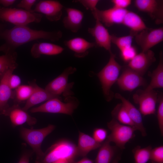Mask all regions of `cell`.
I'll return each instance as SVG.
<instances>
[{
	"label": "cell",
	"mask_w": 163,
	"mask_h": 163,
	"mask_svg": "<svg viewBox=\"0 0 163 163\" xmlns=\"http://www.w3.org/2000/svg\"><path fill=\"white\" fill-rule=\"evenodd\" d=\"M78 156L77 146L75 144L67 140H61L49 147L44 153L42 160L38 163H53L61 159L73 162Z\"/></svg>",
	"instance_id": "3957f363"
},
{
	"label": "cell",
	"mask_w": 163,
	"mask_h": 163,
	"mask_svg": "<svg viewBox=\"0 0 163 163\" xmlns=\"http://www.w3.org/2000/svg\"><path fill=\"white\" fill-rule=\"evenodd\" d=\"M107 139L101 144L94 163H119L123 150L116 145L112 146Z\"/></svg>",
	"instance_id": "9a60e30c"
},
{
	"label": "cell",
	"mask_w": 163,
	"mask_h": 163,
	"mask_svg": "<svg viewBox=\"0 0 163 163\" xmlns=\"http://www.w3.org/2000/svg\"><path fill=\"white\" fill-rule=\"evenodd\" d=\"M76 69L72 66L66 68L62 72L46 86L45 89L51 94L57 97L62 95L66 98L72 96L74 93L71 91L74 82L68 83L69 76L74 73Z\"/></svg>",
	"instance_id": "ba28073f"
},
{
	"label": "cell",
	"mask_w": 163,
	"mask_h": 163,
	"mask_svg": "<svg viewBox=\"0 0 163 163\" xmlns=\"http://www.w3.org/2000/svg\"><path fill=\"white\" fill-rule=\"evenodd\" d=\"M159 104L157 112L158 123L161 136H163V96L161 94L158 95Z\"/></svg>",
	"instance_id": "836d02e7"
},
{
	"label": "cell",
	"mask_w": 163,
	"mask_h": 163,
	"mask_svg": "<svg viewBox=\"0 0 163 163\" xmlns=\"http://www.w3.org/2000/svg\"><path fill=\"white\" fill-rule=\"evenodd\" d=\"M2 113L5 115L9 116L12 123L15 126L21 125L26 123L29 126H32L37 122L35 118L30 116L18 105L8 107Z\"/></svg>",
	"instance_id": "ffe728a7"
},
{
	"label": "cell",
	"mask_w": 163,
	"mask_h": 163,
	"mask_svg": "<svg viewBox=\"0 0 163 163\" xmlns=\"http://www.w3.org/2000/svg\"><path fill=\"white\" fill-rule=\"evenodd\" d=\"M64 43L66 47L74 53V56L78 58L85 57L88 53L89 49L96 47L95 42H89L80 37L65 40Z\"/></svg>",
	"instance_id": "44dd1931"
},
{
	"label": "cell",
	"mask_w": 163,
	"mask_h": 163,
	"mask_svg": "<svg viewBox=\"0 0 163 163\" xmlns=\"http://www.w3.org/2000/svg\"><path fill=\"white\" fill-rule=\"evenodd\" d=\"M73 162L66 159H61L55 161L53 163H72Z\"/></svg>",
	"instance_id": "ee69618b"
},
{
	"label": "cell",
	"mask_w": 163,
	"mask_h": 163,
	"mask_svg": "<svg viewBox=\"0 0 163 163\" xmlns=\"http://www.w3.org/2000/svg\"><path fill=\"white\" fill-rule=\"evenodd\" d=\"M135 41L142 52H146L163 40V28L147 27L136 34Z\"/></svg>",
	"instance_id": "30bf717a"
},
{
	"label": "cell",
	"mask_w": 163,
	"mask_h": 163,
	"mask_svg": "<svg viewBox=\"0 0 163 163\" xmlns=\"http://www.w3.org/2000/svg\"><path fill=\"white\" fill-rule=\"evenodd\" d=\"M134 2L138 10L147 13L156 24H163V0H135Z\"/></svg>",
	"instance_id": "8fae6325"
},
{
	"label": "cell",
	"mask_w": 163,
	"mask_h": 163,
	"mask_svg": "<svg viewBox=\"0 0 163 163\" xmlns=\"http://www.w3.org/2000/svg\"><path fill=\"white\" fill-rule=\"evenodd\" d=\"M18 66V64L15 65L0 73V112L8 108V100L13 97V92L9 86L8 81L10 76Z\"/></svg>",
	"instance_id": "ac0fdd59"
},
{
	"label": "cell",
	"mask_w": 163,
	"mask_h": 163,
	"mask_svg": "<svg viewBox=\"0 0 163 163\" xmlns=\"http://www.w3.org/2000/svg\"><path fill=\"white\" fill-rule=\"evenodd\" d=\"M63 6L59 1L53 0L40 1L36 5L33 12L44 14L50 21H56L60 19Z\"/></svg>",
	"instance_id": "5bb4252c"
},
{
	"label": "cell",
	"mask_w": 163,
	"mask_h": 163,
	"mask_svg": "<svg viewBox=\"0 0 163 163\" xmlns=\"http://www.w3.org/2000/svg\"><path fill=\"white\" fill-rule=\"evenodd\" d=\"M64 101L65 102H63L61 99L52 98L39 106L32 108L30 111L31 113L43 112L72 115L78 107L79 101L73 96L65 99Z\"/></svg>",
	"instance_id": "8992f818"
},
{
	"label": "cell",
	"mask_w": 163,
	"mask_h": 163,
	"mask_svg": "<svg viewBox=\"0 0 163 163\" xmlns=\"http://www.w3.org/2000/svg\"><path fill=\"white\" fill-rule=\"evenodd\" d=\"M107 136V130L101 128H96L93 131V137L99 143L102 144L106 139Z\"/></svg>",
	"instance_id": "d590c367"
},
{
	"label": "cell",
	"mask_w": 163,
	"mask_h": 163,
	"mask_svg": "<svg viewBox=\"0 0 163 163\" xmlns=\"http://www.w3.org/2000/svg\"><path fill=\"white\" fill-rule=\"evenodd\" d=\"M113 7L121 9H126L131 4V0H112Z\"/></svg>",
	"instance_id": "ab89813d"
},
{
	"label": "cell",
	"mask_w": 163,
	"mask_h": 163,
	"mask_svg": "<svg viewBox=\"0 0 163 163\" xmlns=\"http://www.w3.org/2000/svg\"><path fill=\"white\" fill-rule=\"evenodd\" d=\"M37 1L36 0H22L17 5V7L21 9H24V10L27 11L33 12L31 8Z\"/></svg>",
	"instance_id": "74e56055"
},
{
	"label": "cell",
	"mask_w": 163,
	"mask_h": 163,
	"mask_svg": "<svg viewBox=\"0 0 163 163\" xmlns=\"http://www.w3.org/2000/svg\"><path fill=\"white\" fill-rule=\"evenodd\" d=\"M150 160L151 163H163V145L152 149Z\"/></svg>",
	"instance_id": "e575fe53"
},
{
	"label": "cell",
	"mask_w": 163,
	"mask_h": 163,
	"mask_svg": "<svg viewBox=\"0 0 163 163\" xmlns=\"http://www.w3.org/2000/svg\"><path fill=\"white\" fill-rule=\"evenodd\" d=\"M101 144L96 142L93 137L79 131L77 146L78 156L85 157L91 151L100 148Z\"/></svg>",
	"instance_id": "d4e9b609"
},
{
	"label": "cell",
	"mask_w": 163,
	"mask_h": 163,
	"mask_svg": "<svg viewBox=\"0 0 163 163\" xmlns=\"http://www.w3.org/2000/svg\"><path fill=\"white\" fill-rule=\"evenodd\" d=\"M120 51V56L122 59L125 62H128L136 55L137 50L134 46L125 48Z\"/></svg>",
	"instance_id": "d6a6232c"
},
{
	"label": "cell",
	"mask_w": 163,
	"mask_h": 163,
	"mask_svg": "<svg viewBox=\"0 0 163 163\" xmlns=\"http://www.w3.org/2000/svg\"><path fill=\"white\" fill-rule=\"evenodd\" d=\"M62 36L60 30L48 31L32 29L27 26H15L5 29L0 34V38L5 41L0 46V51L5 54L12 53L19 46L31 41L43 39L55 42Z\"/></svg>",
	"instance_id": "6da1fadb"
},
{
	"label": "cell",
	"mask_w": 163,
	"mask_h": 163,
	"mask_svg": "<svg viewBox=\"0 0 163 163\" xmlns=\"http://www.w3.org/2000/svg\"><path fill=\"white\" fill-rule=\"evenodd\" d=\"M15 0H0V5L5 8H8L13 5L15 2Z\"/></svg>",
	"instance_id": "b9f144b4"
},
{
	"label": "cell",
	"mask_w": 163,
	"mask_h": 163,
	"mask_svg": "<svg viewBox=\"0 0 163 163\" xmlns=\"http://www.w3.org/2000/svg\"><path fill=\"white\" fill-rule=\"evenodd\" d=\"M155 53L149 50L137 54L128 62L127 67L142 76L146 73L149 67L156 60Z\"/></svg>",
	"instance_id": "2e32d148"
},
{
	"label": "cell",
	"mask_w": 163,
	"mask_h": 163,
	"mask_svg": "<svg viewBox=\"0 0 163 163\" xmlns=\"http://www.w3.org/2000/svg\"><path fill=\"white\" fill-rule=\"evenodd\" d=\"M31 154L30 152L24 153L21 156L18 163H29Z\"/></svg>",
	"instance_id": "60d3db41"
},
{
	"label": "cell",
	"mask_w": 163,
	"mask_h": 163,
	"mask_svg": "<svg viewBox=\"0 0 163 163\" xmlns=\"http://www.w3.org/2000/svg\"><path fill=\"white\" fill-rule=\"evenodd\" d=\"M5 29V25L3 24L0 23V34Z\"/></svg>",
	"instance_id": "f6af8a7d"
},
{
	"label": "cell",
	"mask_w": 163,
	"mask_h": 163,
	"mask_svg": "<svg viewBox=\"0 0 163 163\" xmlns=\"http://www.w3.org/2000/svg\"><path fill=\"white\" fill-rule=\"evenodd\" d=\"M152 149L151 145L144 148H142L139 145L135 147L132 151L134 163H147L150 160Z\"/></svg>",
	"instance_id": "f1b7e54d"
},
{
	"label": "cell",
	"mask_w": 163,
	"mask_h": 163,
	"mask_svg": "<svg viewBox=\"0 0 163 163\" xmlns=\"http://www.w3.org/2000/svg\"><path fill=\"white\" fill-rule=\"evenodd\" d=\"M33 91L34 87L30 84L29 85H21L15 89L14 96L15 99L19 102L27 101L32 94Z\"/></svg>",
	"instance_id": "4dcf8cb0"
},
{
	"label": "cell",
	"mask_w": 163,
	"mask_h": 163,
	"mask_svg": "<svg viewBox=\"0 0 163 163\" xmlns=\"http://www.w3.org/2000/svg\"><path fill=\"white\" fill-rule=\"evenodd\" d=\"M95 20L94 26L93 27L88 28V32L94 38L96 47L103 48L108 51L110 54L111 53H112L111 35L101 21L97 19Z\"/></svg>",
	"instance_id": "e0dca14e"
},
{
	"label": "cell",
	"mask_w": 163,
	"mask_h": 163,
	"mask_svg": "<svg viewBox=\"0 0 163 163\" xmlns=\"http://www.w3.org/2000/svg\"><path fill=\"white\" fill-rule=\"evenodd\" d=\"M8 82L11 89H15L21 85V80L18 76L12 73L10 76Z\"/></svg>",
	"instance_id": "f35d334b"
},
{
	"label": "cell",
	"mask_w": 163,
	"mask_h": 163,
	"mask_svg": "<svg viewBox=\"0 0 163 163\" xmlns=\"http://www.w3.org/2000/svg\"><path fill=\"white\" fill-rule=\"evenodd\" d=\"M128 10L114 7L108 9L100 10L97 8L91 12L95 19H98L106 26L122 24Z\"/></svg>",
	"instance_id": "7c38bea8"
},
{
	"label": "cell",
	"mask_w": 163,
	"mask_h": 163,
	"mask_svg": "<svg viewBox=\"0 0 163 163\" xmlns=\"http://www.w3.org/2000/svg\"><path fill=\"white\" fill-rule=\"evenodd\" d=\"M72 163H94V162L92 160L84 157L78 161H75Z\"/></svg>",
	"instance_id": "7bdbcfd3"
},
{
	"label": "cell",
	"mask_w": 163,
	"mask_h": 163,
	"mask_svg": "<svg viewBox=\"0 0 163 163\" xmlns=\"http://www.w3.org/2000/svg\"><path fill=\"white\" fill-rule=\"evenodd\" d=\"M99 1L98 0H77L74 2L81 4L87 10L91 12L96 8V6Z\"/></svg>",
	"instance_id": "8d00e7d4"
},
{
	"label": "cell",
	"mask_w": 163,
	"mask_h": 163,
	"mask_svg": "<svg viewBox=\"0 0 163 163\" xmlns=\"http://www.w3.org/2000/svg\"><path fill=\"white\" fill-rule=\"evenodd\" d=\"M148 75L151 77V81L145 90H152L163 88V56L162 51L159 53V61L157 67L152 72H149Z\"/></svg>",
	"instance_id": "4316f807"
},
{
	"label": "cell",
	"mask_w": 163,
	"mask_h": 163,
	"mask_svg": "<svg viewBox=\"0 0 163 163\" xmlns=\"http://www.w3.org/2000/svg\"><path fill=\"white\" fill-rule=\"evenodd\" d=\"M134 37L130 34L121 37H117L114 35H111V41L120 50L132 45Z\"/></svg>",
	"instance_id": "1f68e13d"
},
{
	"label": "cell",
	"mask_w": 163,
	"mask_h": 163,
	"mask_svg": "<svg viewBox=\"0 0 163 163\" xmlns=\"http://www.w3.org/2000/svg\"><path fill=\"white\" fill-rule=\"evenodd\" d=\"M54 125L50 124L46 127L38 129H29L22 127L20 129L21 136L31 147L36 155L35 163L41 161L44 153L41 149V145L45 137L55 129Z\"/></svg>",
	"instance_id": "277c9868"
},
{
	"label": "cell",
	"mask_w": 163,
	"mask_h": 163,
	"mask_svg": "<svg viewBox=\"0 0 163 163\" xmlns=\"http://www.w3.org/2000/svg\"><path fill=\"white\" fill-rule=\"evenodd\" d=\"M43 15L40 13L27 11L21 8L0 6V20L15 26H26L31 23L40 22Z\"/></svg>",
	"instance_id": "5b68a950"
},
{
	"label": "cell",
	"mask_w": 163,
	"mask_h": 163,
	"mask_svg": "<svg viewBox=\"0 0 163 163\" xmlns=\"http://www.w3.org/2000/svg\"><path fill=\"white\" fill-rule=\"evenodd\" d=\"M117 82L122 90L129 91L146 85V81L142 76L127 66L124 69Z\"/></svg>",
	"instance_id": "4fadbf2b"
},
{
	"label": "cell",
	"mask_w": 163,
	"mask_h": 163,
	"mask_svg": "<svg viewBox=\"0 0 163 163\" xmlns=\"http://www.w3.org/2000/svg\"><path fill=\"white\" fill-rule=\"evenodd\" d=\"M114 96L116 98L121 101L137 130L141 133L142 136H146L147 134L143 124L142 114L139 111L120 94L116 93Z\"/></svg>",
	"instance_id": "d6986e66"
},
{
	"label": "cell",
	"mask_w": 163,
	"mask_h": 163,
	"mask_svg": "<svg viewBox=\"0 0 163 163\" xmlns=\"http://www.w3.org/2000/svg\"><path fill=\"white\" fill-rule=\"evenodd\" d=\"M16 51L0 56V73L4 72L10 68L17 65Z\"/></svg>",
	"instance_id": "f546056e"
},
{
	"label": "cell",
	"mask_w": 163,
	"mask_h": 163,
	"mask_svg": "<svg viewBox=\"0 0 163 163\" xmlns=\"http://www.w3.org/2000/svg\"><path fill=\"white\" fill-rule=\"evenodd\" d=\"M122 24L130 29V34L134 37L137 34L148 27L140 16L134 12L128 10Z\"/></svg>",
	"instance_id": "484cf974"
},
{
	"label": "cell",
	"mask_w": 163,
	"mask_h": 163,
	"mask_svg": "<svg viewBox=\"0 0 163 163\" xmlns=\"http://www.w3.org/2000/svg\"><path fill=\"white\" fill-rule=\"evenodd\" d=\"M158 95L154 90L139 89L133 95V99L139 105V110L141 114L145 116L155 113Z\"/></svg>",
	"instance_id": "9c48e42d"
},
{
	"label": "cell",
	"mask_w": 163,
	"mask_h": 163,
	"mask_svg": "<svg viewBox=\"0 0 163 163\" xmlns=\"http://www.w3.org/2000/svg\"><path fill=\"white\" fill-rule=\"evenodd\" d=\"M111 114L112 118L119 123L135 127L127 111L122 103L116 105L112 110Z\"/></svg>",
	"instance_id": "83f0119b"
},
{
	"label": "cell",
	"mask_w": 163,
	"mask_h": 163,
	"mask_svg": "<svg viewBox=\"0 0 163 163\" xmlns=\"http://www.w3.org/2000/svg\"><path fill=\"white\" fill-rule=\"evenodd\" d=\"M64 49L62 46L47 42H39L34 43L30 50L32 56L35 58L40 57L42 55H55L61 53Z\"/></svg>",
	"instance_id": "cb8c5ba5"
},
{
	"label": "cell",
	"mask_w": 163,
	"mask_h": 163,
	"mask_svg": "<svg viewBox=\"0 0 163 163\" xmlns=\"http://www.w3.org/2000/svg\"><path fill=\"white\" fill-rule=\"evenodd\" d=\"M65 10L67 15L62 20L64 27L73 33H77L82 27L84 13L73 8H65Z\"/></svg>",
	"instance_id": "7402d4cb"
},
{
	"label": "cell",
	"mask_w": 163,
	"mask_h": 163,
	"mask_svg": "<svg viewBox=\"0 0 163 163\" xmlns=\"http://www.w3.org/2000/svg\"><path fill=\"white\" fill-rule=\"evenodd\" d=\"M110 55L107 63L97 75L101 82L104 97L108 102L111 101L114 96L111 88L117 82L122 67L115 60V54L112 53Z\"/></svg>",
	"instance_id": "7a4b0ae2"
},
{
	"label": "cell",
	"mask_w": 163,
	"mask_h": 163,
	"mask_svg": "<svg viewBox=\"0 0 163 163\" xmlns=\"http://www.w3.org/2000/svg\"><path fill=\"white\" fill-rule=\"evenodd\" d=\"M107 126L111 132L106 139L122 150L125 149L126 143L135 136V131L137 130L135 127L121 124L113 118L107 123Z\"/></svg>",
	"instance_id": "52a82bcc"
},
{
	"label": "cell",
	"mask_w": 163,
	"mask_h": 163,
	"mask_svg": "<svg viewBox=\"0 0 163 163\" xmlns=\"http://www.w3.org/2000/svg\"><path fill=\"white\" fill-rule=\"evenodd\" d=\"M34 87V91L29 98L27 101L22 109L27 111L33 106L52 98H57L61 99L60 97L54 96L38 86L34 82L30 83Z\"/></svg>",
	"instance_id": "603a6c76"
}]
</instances>
